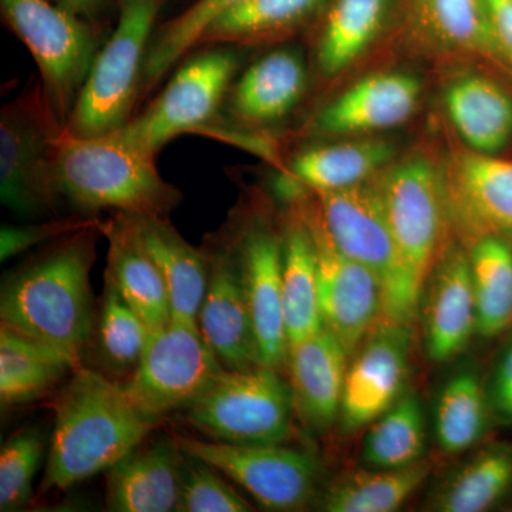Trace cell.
Here are the masks:
<instances>
[{"instance_id":"1","label":"cell","mask_w":512,"mask_h":512,"mask_svg":"<svg viewBox=\"0 0 512 512\" xmlns=\"http://www.w3.org/2000/svg\"><path fill=\"white\" fill-rule=\"evenodd\" d=\"M103 222L62 242L10 275L2 286V326L80 363L94 328L90 272Z\"/></svg>"},{"instance_id":"2","label":"cell","mask_w":512,"mask_h":512,"mask_svg":"<svg viewBox=\"0 0 512 512\" xmlns=\"http://www.w3.org/2000/svg\"><path fill=\"white\" fill-rule=\"evenodd\" d=\"M53 409L43 494L67 490L109 470L160 423L138 412L124 386L82 366L57 394Z\"/></svg>"},{"instance_id":"3","label":"cell","mask_w":512,"mask_h":512,"mask_svg":"<svg viewBox=\"0 0 512 512\" xmlns=\"http://www.w3.org/2000/svg\"><path fill=\"white\" fill-rule=\"evenodd\" d=\"M55 173L60 195L84 212L116 210L133 215H165L177 207L180 192L158 173L156 156L119 131L99 137L62 133Z\"/></svg>"},{"instance_id":"4","label":"cell","mask_w":512,"mask_h":512,"mask_svg":"<svg viewBox=\"0 0 512 512\" xmlns=\"http://www.w3.org/2000/svg\"><path fill=\"white\" fill-rule=\"evenodd\" d=\"M313 194L335 244L379 281L382 319L412 325L419 313L421 293L397 249L375 177L345 190Z\"/></svg>"},{"instance_id":"5","label":"cell","mask_w":512,"mask_h":512,"mask_svg":"<svg viewBox=\"0 0 512 512\" xmlns=\"http://www.w3.org/2000/svg\"><path fill=\"white\" fill-rule=\"evenodd\" d=\"M158 0H126L119 23L97 52L86 82L63 131L73 137H99L119 131L130 121L140 99L141 77Z\"/></svg>"},{"instance_id":"6","label":"cell","mask_w":512,"mask_h":512,"mask_svg":"<svg viewBox=\"0 0 512 512\" xmlns=\"http://www.w3.org/2000/svg\"><path fill=\"white\" fill-rule=\"evenodd\" d=\"M63 126L42 83L10 101L0 116V197L23 218L50 214L60 192L55 156Z\"/></svg>"},{"instance_id":"7","label":"cell","mask_w":512,"mask_h":512,"mask_svg":"<svg viewBox=\"0 0 512 512\" xmlns=\"http://www.w3.org/2000/svg\"><path fill=\"white\" fill-rule=\"evenodd\" d=\"M187 420L212 440L281 444L291 434V387L272 367L222 369L187 407Z\"/></svg>"},{"instance_id":"8","label":"cell","mask_w":512,"mask_h":512,"mask_svg":"<svg viewBox=\"0 0 512 512\" xmlns=\"http://www.w3.org/2000/svg\"><path fill=\"white\" fill-rule=\"evenodd\" d=\"M0 6L35 59L46 99L64 128L97 56L92 29L53 0H0Z\"/></svg>"},{"instance_id":"9","label":"cell","mask_w":512,"mask_h":512,"mask_svg":"<svg viewBox=\"0 0 512 512\" xmlns=\"http://www.w3.org/2000/svg\"><path fill=\"white\" fill-rule=\"evenodd\" d=\"M375 181L407 274L423 293L450 231L441 167L412 154L387 165Z\"/></svg>"},{"instance_id":"10","label":"cell","mask_w":512,"mask_h":512,"mask_svg":"<svg viewBox=\"0 0 512 512\" xmlns=\"http://www.w3.org/2000/svg\"><path fill=\"white\" fill-rule=\"evenodd\" d=\"M222 369L197 325L171 322L151 333L124 389L138 412L160 421L187 409Z\"/></svg>"},{"instance_id":"11","label":"cell","mask_w":512,"mask_h":512,"mask_svg":"<svg viewBox=\"0 0 512 512\" xmlns=\"http://www.w3.org/2000/svg\"><path fill=\"white\" fill-rule=\"evenodd\" d=\"M175 446L241 485L262 507L298 511L311 503L319 478L312 454L279 444H231L174 436Z\"/></svg>"},{"instance_id":"12","label":"cell","mask_w":512,"mask_h":512,"mask_svg":"<svg viewBox=\"0 0 512 512\" xmlns=\"http://www.w3.org/2000/svg\"><path fill=\"white\" fill-rule=\"evenodd\" d=\"M239 59L231 50H210L178 69L153 106L119 130L137 147L157 156L180 134L208 126L217 116Z\"/></svg>"},{"instance_id":"13","label":"cell","mask_w":512,"mask_h":512,"mask_svg":"<svg viewBox=\"0 0 512 512\" xmlns=\"http://www.w3.org/2000/svg\"><path fill=\"white\" fill-rule=\"evenodd\" d=\"M302 207V204H301ZM318 261L323 325L335 333L349 357L382 319V288L366 266L346 255L325 227L318 204L302 207Z\"/></svg>"},{"instance_id":"14","label":"cell","mask_w":512,"mask_h":512,"mask_svg":"<svg viewBox=\"0 0 512 512\" xmlns=\"http://www.w3.org/2000/svg\"><path fill=\"white\" fill-rule=\"evenodd\" d=\"M450 229L463 245L497 238L512 247V161L461 150L441 167Z\"/></svg>"},{"instance_id":"15","label":"cell","mask_w":512,"mask_h":512,"mask_svg":"<svg viewBox=\"0 0 512 512\" xmlns=\"http://www.w3.org/2000/svg\"><path fill=\"white\" fill-rule=\"evenodd\" d=\"M412 325L380 319L353 356L340 404L345 433L369 426L404 393L410 370Z\"/></svg>"},{"instance_id":"16","label":"cell","mask_w":512,"mask_h":512,"mask_svg":"<svg viewBox=\"0 0 512 512\" xmlns=\"http://www.w3.org/2000/svg\"><path fill=\"white\" fill-rule=\"evenodd\" d=\"M205 252L208 284L198 315L201 335L225 369L262 366L237 252L222 241Z\"/></svg>"},{"instance_id":"17","label":"cell","mask_w":512,"mask_h":512,"mask_svg":"<svg viewBox=\"0 0 512 512\" xmlns=\"http://www.w3.org/2000/svg\"><path fill=\"white\" fill-rule=\"evenodd\" d=\"M424 348L436 363L460 355L477 333L476 299L466 245L448 241L431 269L420 308Z\"/></svg>"},{"instance_id":"18","label":"cell","mask_w":512,"mask_h":512,"mask_svg":"<svg viewBox=\"0 0 512 512\" xmlns=\"http://www.w3.org/2000/svg\"><path fill=\"white\" fill-rule=\"evenodd\" d=\"M234 248L254 320L259 362L278 370L289 355L282 299V238L272 228L256 224Z\"/></svg>"},{"instance_id":"19","label":"cell","mask_w":512,"mask_h":512,"mask_svg":"<svg viewBox=\"0 0 512 512\" xmlns=\"http://www.w3.org/2000/svg\"><path fill=\"white\" fill-rule=\"evenodd\" d=\"M421 83L412 74L380 72L363 77L316 116L323 136H356L402 126L419 106Z\"/></svg>"},{"instance_id":"20","label":"cell","mask_w":512,"mask_h":512,"mask_svg":"<svg viewBox=\"0 0 512 512\" xmlns=\"http://www.w3.org/2000/svg\"><path fill=\"white\" fill-rule=\"evenodd\" d=\"M348 360L326 326L289 348L293 410L309 429L323 433L339 420Z\"/></svg>"},{"instance_id":"21","label":"cell","mask_w":512,"mask_h":512,"mask_svg":"<svg viewBox=\"0 0 512 512\" xmlns=\"http://www.w3.org/2000/svg\"><path fill=\"white\" fill-rule=\"evenodd\" d=\"M101 231L109 239L106 278L151 332L170 325L173 319L167 284L141 241L133 215L119 212L113 220L103 222Z\"/></svg>"},{"instance_id":"22","label":"cell","mask_w":512,"mask_h":512,"mask_svg":"<svg viewBox=\"0 0 512 512\" xmlns=\"http://www.w3.org/2000/svg\"><path fill=\"white\" fill-rule=\"evenodd\" d=\"M184 454L173 440L138 446L107 470V508L171 512L180 503Z\"/></svg>"},{"instance_id":"23","label":"cell","mask_w":512,"mask_h":512,"mask_svg":"<svg viewBox=\"0 0 512 512\" xmlns=\"http://www.w3.org/2000/svg\"><path fill=\"white\" fill-rule=\"evenodd\" d=\"M133 217L144 247L153 256L167 284L171 322L198 326L208 284L207 252L188 244L165 215Z\"/></svg>"},{"instance_id":"24","label":"cell","mask_w":512,"mask_h":512,"mask_svg":"<svg viewBox=\"0 0 512 512\" xmlns=\"http://www.w3.org/2000/svg\"><path fill=\"white\" fill-rule=\"evenodd\" d=\"M305 87L301 55L295 50H274L242 74L229 97V113L249 126L275 123L291 113Z\"/></svg>"},{"instance_id":"25","label":"cell","mask_w":512,"mask_h":512,"mask_svg":"<svg viewBox=\"0 0 512 512\" xmlns=\"http://www.w3.org/2000/svg\"><path fill=\"white\" fill-rule=\"evenodd\" d=\"M451 123L470 150L500 153L512 138V96L500 84L481 74L453 80L444 92Z\"/></svg>"},{"instance_id":"26","label":"cell","mask_w":512,"mask_h":512,"mask_svg":"<svg viewBox=\"0 0 512 512\" xmlns=\"http://www.w3.org/2000/svg\"><path fill=\"white\" fill-rule=\"evenodd\" d=\"M407 13L414 35L431 49L504 64L495 46L485 0H407Z\"/></svg>"},{"instance_id":"27","label":"cell","mask_w":512,"mask_h":512,"mask_svg":"<svg viewBox=\"0 0 512 512\" xmlns=\"http://www.w3.org/2000/svg\"><path fill=\"white\" fill-rule=\"evenodd\" d=\"M282 299L289 348L325 326L315 245L303 212L289 221L282 237Z\"/></svg>"},{"instance_id":"28","label":"cell","mask_w":512,"mask_h":512,"mask_svg":"<svg viewBox=\"0 0 512 512\" xmlns=\"http://www.w3.org/2000/svg\"><path fill=\"white\" fill-rule=\"evenodd\" d=\"M394 154L393 144L379 138L313 147L292 161V177L313 192L345 190L372 180Z\"/></svg>"},{"instance_id":"29","label":"cell","mask_w":512,"mask_h":512,"mask_svg":"<svg viewBox=\"0 0 512 512\" xmlns=\"http://www.w3.org/2000/svg\"><path fill=\"white\" fill-rule=\"evenodd\" d=\"M80 363L60 350L0 326V402L29 403L55 386Z\"/></svg>"},{"instance_id":"30","label":"cell","mask_w":512,"mask_h":512,"mask_svg":"<svg viewBox=\"0 0 512 512\" xmlns=\"http://www.w3.org/2000/svg\"><path fill=\"white\" fill-rule=\"evenodd\" d=\"M512 487V444H490L478 451L431 495L440 512H483L500 503Z\"/></svg>"},{"instance_id":"31","label":"cell","mask_w":512,"mask_h":512,"mask_svg":"<svg viewBox=\"0 0 512 512\" xmlns=\"http://www.w3.org/2000/svg\"><path fill=\"white\" fill-rule=\"evenodd\" d=\"M429 461L397 470L352 471L338 478L322 498L328 512H393L400 507L430 476Z\"/></svg>"},{"instance_id":"32","label":"cell","mask_w":512,"mask_h":512,"mask_svg":"<svg viewBox=\"0 0 512 512\" xmlns=\"http://www.w3.org/2000/svg\"><path fill=\"white\" fill-rule=\"evenodd\" d=\"M392 2L333 0L320 36V72L325 76H336L356 62L382 32Z\"/></svg>"},{"instance_id":"33","label":"cell","mask_w":512,"mask_h":512,"mask_svg":"<svg viewBox=\"0 0 512 512\" xmlns=\"http://www.w3.org/2000/svg\"><path fill=\"white\" fill-rule=\"evenodd\" d=\"M491 404L476 373L448 380L434 409V437L448 456H457L484 439L490 429Z\"/></svg>"},{"instance_id":"34","label":"cell","mask_w":512,"mask_h":512,"mask_svg":"<svg viewBox=\"0 0 512 512\" xmlns=\"http://www.w3.org/2000/svg\"><path fill=\"white\" fill-rule=\"evenodd\" d=\"M477 335L491 339L512 326V247L497 238L468 245Z\"/></svg>"},{"instance_id":"35","label":"cell","mask_w":512,"mask_h":512,"mask_svg":"<svg viewBox=\"0 0 512 512\" xmlns=\"http://www.w3.org/2000/svg\"><path fill=\"white\" fill-rule=\"evenodd\" d=\"M426 421L419 397L404 392L373 421L362 447V464L373 470H397L424 460Z\"/></svg>"},{"instance_id":"36","label":"cell","mask_w":512,"mask_h":512,"mask_svg":"<svg viewBox=\"0 0 512 512\" xmlns=\"http://www.w3.org/2000/svg\"><path fill=\"white\" fill-rule=\"evenodd\" d=\"M328 0H241L211 23L204 43H249L301 25Z\"/></svg>"},{"instance_id":"37","label":"cell","mask_w":512,"mask_h":512,"mask_svg":"<svg viewBox=\"0 0 512 512\" xmlns=\"http://www.w3.org/2000/svg\"><path fill=\"white\" fill-rule=\"evenodd\" d=\"M241 0H197L183 15L164 26L148 46L140 97L146 96L188 50L200 45L215 19Z\"/></svg>"},{"instance_id":"38","label":"cell","mask_w":512,"mask_h":512,"mask_svg":"<svg viewBox=\"0 0 512 512\" xmlns=\"http://www.w3.org/2000/svg\"><path fill=\"white\" fill-rule=\"evenodd\" d=\"M151 333L146 322L106 278L99 318V346L104 363L116 373L136 369Z\"/></svg>"},{"instance_id":"39","label":"cell","mask_w":512,"mask_h":512,"mask_svg":"<svg viewBox=\"0 0 512 512\" xmlns=\"http://www.w3.org/2000/svg\"><path fill=\"white\" fill-rule=\"evenodd\" d=\"M45 454L36 429L16 431L0 451V511H18L32 500L33 480Z\"/></svg>"},{"instance_id":"40","label":"cell","mask_w":512,"mask_h":512,"mask_svg":"<svg viewBox=\"0 0 512 512\" xmlns=\"http://www.w3.org/2000/svg\"><path fill=\"white\" fill-rule=\"evenodd\" d=\"M178 512H248L251 504L221 477L217 468L184 453Z\"/></svg>"},{"instance_id":"41","label":"cell","mask_w":512,"mask_h":512,"mask_svg":"<svg viewBox=\"0 0 512 512\" xmlns=\"http://www.w3.org/2000/svg\"><path fill=\"white\" fill-rule=\"evenodd\" d=\"M100 224V221L92 220H63L49 222V224L28 225V227H3L0 234V259L6 261L49 239L67 237L73 232Z\"/></svg>"},{"instance_id":"42","label":"cell","mask_w":512,"mask_h":512,"mask_svg":"<svg viewBox=\"0 0 512 512\" xmlns=\"http://www.w3.org/2000/svg\"><path fill=\"white\" fill-rule=\"evenodd\" d=\"M488 399L495 416L512 424V335L498 357Z\"/></svg>"},{"instance_id":"43","label":"cell","mask_w":512,"mask_h":512,"mask_svg":"<svg viewBox=\"0 0 512 512\" xmlns=\"http://www.w3.org/2000/svg\"><path fill=\"white\" fill-rule=\"evenodd\" d=\"M485 5L498 53L512 67V0H485Z\"/></svg>"},{"instance_id":"44","label":"cell","mask_w":512,"mask_h":512,"mask_svg":"<svg viewBox=\"0 0 512 512\" xmlns=\"http://www.w3.org/2000/svg\"><path fill=\"white\" fill-rule=\"evenodd\" d=\"M53 2L82 19L96 18L103 5V0H53Z\"/></svg>"},{"instance_id":"45","label":"cell","mask_w":512,"mask_h":512,"mask_svg":"<svg viewBox=\"0 0 512 512\" xmlns=\"http://www.w3.org/2000/svg\"><path fill=\"white\" fill-rule=\"evenodd\" d=\"M511 511H512V508H511Z\"/></svg>"}]
</instances>
